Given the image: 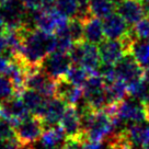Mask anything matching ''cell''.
<instances>
[{
	"label": "cell",
	"instance_id": "1",
	"mask_svg": "<svg viewBox=\"0 0 149 149\" xmlns=\"http://www.w3.org/2000/svg\"><path fill=\"white\" fill-rule=\"evenodd\" d=\"M56 48V37L34 28L31 24H26L24 28L23 52L21 58H14L22 61L29 68H36L43 65L47 56L51 55Z\"/></svg>",
	"mask_w": 149,
	"mask_h": 149
},
{
	"label": "cell",
	"instance_id": "2",
	"mask_svg": "<svg viewBox=\"0 0 149 149\" xmlns=\"http://www.w3.org/2000/svg\"><path fill=\"white\" fill-rule=\"evenodd\" d=\"M80 114L82 134L86 141L102 143L112 133H114L115 126L112 122L111 116L104 110L93 111L84 105Z\"/></svg>",
	"mask_w": 149,
	"mask_h": 149
},
{
	"label": "cell",
	"instance_id": "3",
	"mask_svg": "<svg viewBox=\"0 0 149 149\" xmlns=\"http://www.w3.org/2000/svg\"><path fill=\"white\" fill-rule=\"evenodd\" d=\"M68 54L74 65L82 66L90 74H99L101 57L98 45L87 41L74 43Z\"/></svg>",
	"mask_w": 149,
	"mask_h": 149
},
{
	"label": "cell",
	"instance_id": "4",
	"mask_svg": "<svg viewBox=\"0 0 149 149\" xmlns=\"http://www.w3.org/2000/svg\"><path fill=\"white\" fill-rule=\"evenodd\" d=\"M84 104L93 111H101L107 107L105 81L100 74H90L84 84Z\"/></svg>",
	"mask_w": 149,
	"mask_h": 149
},
{
	"label": "cell",
	"instance_id": "5",
	"mask_svg": "<svg viewBox=\"0 0 149 149\" xmlns=\"http://www.w3.org/2000/svg\"><path fill=\"white\" fill-rule=\"evenodd\" d=\"M44 130V121L40 116L31 114L14 127V134L20 145H31L41 139Z\"/></svg>",
	"mask_w": 149,
	"mask_h": 149
},
{
	"label": "cell",
	"instance_id": "6",
	"mask_svg": "<svg viewBox=\"0 0 149 149\" xmlns=\"http://www.w3.org/2000/svg\"><path fill=\"white\" fill-rule=\"evenodd\" d=\"M0 10L8 30H15L29 23V11L21 0H0Z\"/></svg>",
	"mask_w": 149,
	"mask_h": 149
},
{
	"label": "cell",
	"instance_id": "7",
	"mask_svg": "<svg viewBox=\"0 0 149 149\" xmlns=\"http://www.w3.org/2000/svg\"><path fill=\"white\" fill-rule=\"evenodd\" d=\"M26 89L35 90L47 99H52L56 94V79L47 74L42 66L36 67L29 71Z\"/></svg>",
	"mask_w": 149,
	"mask_h": 149
},
{
	"label": "cell",
	"instance_id": "8",
	"mask_svg": "<svg viewBox=\"0 0 149 149\" xmlns=\"http://www.w3.org/2000/svg\"><path fill=\"white\" fill-rule=\"evenodd\" d=\"M118 79L124 81L127 86L135 84L145 78V69L136 61L133 54H127L114 66Z\"/></svg>",
	"mask_w": 149,
	"mask_h": 149
},
{
	"label": "cell",
	"instance_id": "9",
	"mask_svg": "<svg viewBox=\"0 0 149 149\" xmlns=\"http://www.w3.org/2000/svg\"><path fill=\"white\" fill-rule=\"evenodd\" d=\"M71 65L72 61L68 53L53 52L51 55L47 56L42 67L51 77L54 79H58L65 77Z\"/></svg>",
	"mask_w": 149,
	"mask_h": 149
},
{
	"label": "cell",
	"instance_id": "10",
	"mask_svg": "<svg viewBox=\"0 0 149 149\" xmlns=\"http://www.w3.org/2000/svg\"><path fill=\"white\" fill-rule=\"evenodd\" d=\"M99 52L103 65L115 66L127 53L121 40H109L105 38L99 44Z\"/></svg>",
	"mask_w": 149,
	"mask_h": 149
},
{
	"label": "cell",
	"instance_id": "11",
	"mask_svg": "<svg viewBox=\"0 0 149 149\" xmlns=\"http://www.w3.org/2000/svg\"><path fill=\"white\" fill-rule=\"evenodd\" d=\"M59 125L63 127L66 137H84L82 125H81V114L78 112L77 105L67 104L65 113L59 122Z\"/></svg>",
	"mask_w": 149,
	"mask_h": 149
},
{
	"label": "cell",
	"instance_id": "12",
	"mask_svg": "<svg viewBox=\"0 0 149 149\" xmlns=\"http://www.w3.org/2000/svg\"><path fill=\"white\" fill-rule=\"evenodd\" d=\"M116 12L125 19L130 26H134L138 21L146 17L143 2L140 0H117Z\"/></svg>",
	"mask_w": 149,
	"mask_h": 149
},
{
	"label": "cell",
	"instance_id": "13",
	"mask_svg": "<svg viewBox=\"0 0 149 149\" xmlns=\"http://www.w3.org/2000/svg\"><path fill=\"white\" fill-rule=\"evenodd\" d=\"M102 23L105 38L109 40H120L132 28L125 21V19L117 12H113L110 15L105 17Z\"/></svg>",
	"mask_w": 149,
	"mask_h": 149
},
{
	"label": "cell",
	"instance_id": "14",
	"mask_svg": "<svg viewBox=\"0 0 149 149\" xmlns=\"http://www.w3.org/2000/svg\"><path fill=\"white\" fill-rule=\"evenodd\" d=\"M55 97L61 99L67 104L77 105L84 98V88L71 84L65 77L56 79Z\"/></svg>",
	"mask_w": 149,
	"mask_h": 149
},
{
	"label": "cell",
	"instance_id": "15",
	"mask_svg": "<svg viewBox=\"0 0 149 149\" xmlns=\"http://www.w3.org/2000/svg\"><path fill=\"white\" fill-rule=\"evenodd\" d=\"M21 98L24 101L30 113L33 115L40 116L43 120V115H44V112L46 109L48 99L32 89H25L23 92L21 93Z\"/></svg>",
	"mask_w": 149,
	"mask_h": 149
},
{
	"label": "cell",
	"instance_id": "16",
	"mask_svg": "<svg viewBox=\"0 0 149 149\" xmlns=\"http://www.w3.org/2000/svg\"><path fill=\"white\" fill-rule=\"evenodd\" d=\"M66 107H67V103L57 97L48 99L46 109L43 115V121H44L45 126H53L59 124L61 117L65 113Z\"/></svg>",
	"mask_w": 149,
	"mask_h": 149
},
{
	"label": "cell",
	"instance_id": "17",
	"mask_svg": "<svg viewBox=\"0 0 149 149\" xmlns=\"http://www.w3.org/2000/svg\"><path fill=\"white\" fill-rule=\"evenodd\" d=\"M84 41L99 45L105 40L104 31H103V23L100 18L90 17L84 22Z\"/></svg>",
	"mask_w": 149,
	"mask_h": 149
},
{
	"label": "cell",
	"instance_id": "18",
	"mask_svg": "<svg viewBox=\"0 0 149 149\" xmlns=\"http://www.w3.org/2000/svg\"><path fill=\"white\" fill-rule=\"evenodd\" d=\"M66 139V134L59 124L48 126L41 137V145L48 149H59Z\"/></svg>",
	"mask_w": 149,
	"mask_h": 149
},
{
	"label": "cell",
	"instance_id": "19",
	"mask_svg": "<svg viewBox=\"0 0 149 149\" xmlns=\"http://www.w3.org/2000/svg\"><path fill=\"white\" fill-rule=\"evenodd\" d=\"M127 134L136 147L145 148L149 146V125L144 124H130L126 127Z\"/></svg>",
	"mask_w": 149,
	"mask_h": 149
},
{
	"label": "cell",
	"instance_id": "20",
	"mask_svg": "<svg viewBox=\"0 0 149 149\" xmlns=\"http://www.w3.org/2000/svg\"><path fill=\"white\" fill-rule=\"evenodd\" d=\"M105 91H107L109 104L121 102L123 100H125L126 97L130 94L127 84L124 81H122L121 79H116L113 82L105 84Z\"/></svg>",
	"mask_w": 149,
	"mask_h": 149
},
{
	"label": "cell",
	"instance_id": "21",
	"mask_svg": "<svg viewBox=\"0 0 149 149\" xmlns=\"http://www.w3.org/2000/svg\"><path fill=\"white\" fill-rule=\"evenodd\" d=\"M107 149H144L136 147L127 134L126 128L112 133L107 137Z\"/></svg>",
	"mask_w": 149,
	"mask_h": 149
},
{
	"label": "cell",
	"instance_id": "22",
	"mask_svg": "<svg viewBox=\"0 0 149 149\" xmlns=\"http://www.w3.org/2000/svg\"><path fill=\"white\" fill-rule=\"evenodd\" d=\"M116 11V3L112 0H90V13L97 18H105Z\"/></svg>",
	"mask_w": 149,
	"mask_h": 149
},
{
	"label": "cell",
	"instance_id": "23",
	"mask_svg": "<svg viewBox=\"0 0 149 149\" xmlns=\"http://www.w3.org/2000/svg\"><path fill=\"white\" fill-rule=\"evenodd\" d=\"M132 54L145 70L149 69V40H139L135 43Z\"/></svg>",
	"mask_w": 149,
	"mask_h": 149
},
{
	"label": "cell",
	"instance_id": "24",
	"mask_svg": "<svg viewBox=\"0 0 149 149\" xmlns=\"http://www.w3.org/2000/svg\"><path fill=\"white\" fill-rule=\"evenodd\" d=\"M127 87L128 93L133 99L140 102H146L147 100H149V80L146 77Z\"/></svg>",
	"mask_w": 149,
	"mask_h": 149
},
{
	"label": "cell",
	"instance_id": "25",
	"mask_svg": "<svg viewBox=\"0 0 149 149\" xmlns=\"http://www.w3.org/2000/svg\"><path fill=\"white\" fill-rule=\"evenodd\" d=\"M89 76H90V74L84 69L82 66L72 64L71 67L69 68V70L67 71L65 78L67 80H69L71 84L79 86V87H84V82L87 81Z\"/></svg>",
	"mask_w": 149,
	"mask_h": 149
},
{
	"label": "cell",
	"instance_id": "26",
	"mask_svg": "<svg viewBox=\"0 0 149 149\" xmlns=\"http://www.w3.org/2000/svg\"><path fill=\"white\" fill-rule=\"evenodd\" d=\"M54 9L66 18H76L78 12L77 0H57Z\"/></svg>",
	"mask_w": 149,
	"mask_h": 149
},
{
	"label": "cell",
	"instance_id": "27",
	"mask_svg": "<svg viewBox=\"0 0 149 149\" xmlns=\"http://www.w3.org/2000/svg\"><path fill=\"white\" fill-rule=\"evenodd\" d=\"M68 32L72 38L74 43H79L84 41V23L79 19L72 18L69 19L68 23Z\"/></svg>",
	"mask_w": 149,
	"mask_h": 149
},
{
	"label": "cell",
	"instance_id": "28",
	"mask_svg": "<svg viewBox=\"0 0 149 149\" xmlns=\"http://www.w3.org/2000/svg\"><path fill=\"white\" fill-rule=\"evenodd\" d=\"M15 95L13 86L7 76H0V101H5Z\"/></svg>",
	"mask_w": 149,
	"mask_h": 149
},
{
	"label": "cell",
	"instance_id": "29",
	"mask_svg": "<svg viewBox=\"0 0 149 149\" xmlns=\"http://www.w3.org/2000/svg\"><path fill=\"white\" fill-rule=\"evenodd\" d=\"M136 36L139 40H149V17H145L133 26Z\"/></svg>",
	"mask_w": 149,
	"mask_h": 149
},
{
	"label": "cell",
	"instance_id": "30",
	"mask_svg": "<svg viewBox=\"0 0 149 149\" xmlns=\"http://www.w3.org/2000/svg\"><path fill=\"white\" fill-rule=\"evenodd\" d=\"M15 137L13 125L5 118L0 117V140L9 139Z\"/></svg>",
	"mask_w": 149,
	"mask_h": 149
},
{
	"label": "cell",
	"instance_id": "31",
	"mask_svg": "<svg viewBox=\"0 0 149 149\" xmlns=\"http://www.w3.org/2000/svg\"><path fill=\"white\" fill-rule=\"evenodd\" d=\"M84 143V137H66L59 149H82Z\"/></svg>",
	"mask_w": 149,
	"mask_h": 149
},
{
	"label": "cell",
	"instance_id": "32",
	"mask_svg": "<svg viewBox=\"0 0 149 149\" xmlns=\"http://www.w3.org/2000/svg\"><path fill=\"white\" fill-rule=\"evenodd\" d=\"M20 146L21 145L15 137L9 138V139L0 140V149H19Z\"/></svg>",
	"mask_w": 149,
	"mask_h": 149
},
{
	"label": "cell",
	"instance_id": "33",
	"mask_svg": "<svg viewBox=\"0 0 149 149\" xmlns=\"http://www.w3.org/2000/svg\"><path fill=\"white\" fill-rule=\"evenodd\" d=\"M10 63H11V57L0 54V76H6L9 69Z\"/></svg>",
	"mask_w": 149,
	"mask_h": 149
},
{
	"label": "cell",
	"instance_id": "34",
	"mask_svg": "<svg viewBox=\"0 0 149 149\" xmlns=\"http://www.w3.org/2000/svg\"><path fill=\"white\" fill-rule=\"evenodd\" d=\"M25 6V8L31 12V11H35L37 9H41L43 7L42 0H21Z\"/></svg>",
	"mask_w": 149,
	"mask_h": 149
},
{
	"label": "cell",
	"instance_id": "35",
	"mask_svg": "<svg viewBox=\"0 0 149 149\" xmlns=\"http://www.w3.org/2000/svg\"><path fill=\"white\" fill-rule=\"evenodd\" d=\"M82 149H103V146L99 141H86Z\"/></svg>",
	"mask_w": 149,
	"mask_h": 149
},
{
	"label": "cell",
	"instance_id": "36",
	"mask_svg": "<svg viewBox=\"0 0 149 149\" xmlns=\"http://www.w3.org/2000/svg\"><path fill=\"white\" fill-rule=\"evenodd\" d=\"M8 30V26H7V22L5 20V17L0 10V34H5Z\"/></svg>",
	"mask_w": 149,
	"mask_h": 149
},
{
	"label": "cell",
	"instance_id": "37",
	"mask_svg": "<svg viewBox=\"0 0 149 149\" xmlns=\"http://www.w3.org/2000/svg\"><path fill=\"white\" fill-rule=\"evenodd\" d=\"M7 40H6L5 34H0V54H2L3 52L7 51Z\"/></svg>",
	"mask_w": 149,
	"mask_h": 149
},
{
	"label": "cell",
	"instance_id": "38",
	"mask_svg": "<svg viewBox=\"0 0 149 149\" xmlns=\"http://www.w3.org/2000/svg\"><path fill=\"white\" fill-rule=\"evenodd\" d=\"M56 1L57 0H42L43 2L42 8H45V9H54L56 5Z\"/></svg>",
	"mask_w": 149,
	"mask_h": 149
},
{
	"label": "cell",
	"instance_id": "39",
	"mask_svg": "<svg viewBox=\"0 0 149 149\" xmlns=\"http://www.w3.org/2000/svg\"><path fill=\"white\" fill-rule=\"evenodd\" d=\"M143 2V7H144V10H145V13L147 17H149V0H144V1H141Z\"/></svg>",
	"mask_w": 149,
	"mask_h": 149
},
{
	"label": "cell",
	"instance_id": "40",
	"mask_svg": "<svg viewBox=\"0 0 149 149\" xmlns=\"http://www.w3.org/2000/svg\"><path fill=\"white\" fill-rule=\"evenodd\" d=\"M145 109H146V115H147V123H149V100L144 102Z\"/></svg>",
	"mask_w": 149,
	"mask_h": 149
},
{
	"label": "cell",
	"instance_id": "41",
	"mask_svg": "<svg viewBox=\"0 0 149 149\" xmlns=\"http://www.w3.org/2000/svg\"><path fill=\"white\" fill-rule=\"evenodd\" d=\"M19 149H34V148H33L31 145H21L19 147Z\"/></svg>",
	"mask_w": 149,
	"mask_h": 149
},
{
	"label": "cell",
	"instance_id": "42",
	"mask_svg": "<svg viewBox=\"0 0 149 149\" xmlns=\"http://www.w3.org/2000/svg\"><path fill=\"white\" fill-rule=\"evenodd\" d=\"M112 1H114V2H115V3H116V1H117V0H112Z\"/></svg>",
	"mask_w": 149,
	"mask_h": 149
},
{
	"label": "cell",
	"instance_id": "43",
	"mask_svg": "<svg viewBox=\"0 0 149 149\" xmlns=\"http://www.w3.org/2000/svg\"><path fill=\"white\" fill-rule=\"evenodd\" d=\"M41 149H48V148H45V147H43V148H41Z\"/></svg>",
	"mask_w": 149,
	"mask_h": 149
},
{
	"label": "cell",
	"instance_id": "44",
	"mask_svg": "<svg viewBox=\"0 0 149 149\" xmlns=\"http://www.w3.org/2000/svg\"><path fill=\"white\" fill-rule=\"evenodd\" d=\"M140 1H144V0H140Z\"/></svg>",
	"mask_w": 149,
	"mask_h": 149
}]
</instances>
